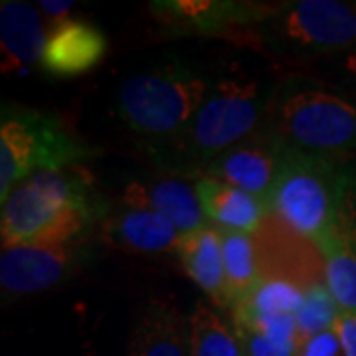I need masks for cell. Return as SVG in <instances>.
<instances>
[{"mask_svg": "<svg viewBox=\"0 0 356 356\" xmlns=\"http://www.w3.org/2000/svg\"><path fill=\"white\" fill-rule=\"evenodd\" d=\"M95 218L89 184L72 170H38L2 200V248L67 245Z\"/></svg>", "mask_w": 356, "mask_h": 356, "instance_id": "1", "label": "cell"}, {"mask_svg": "<svg viewBox=\"0 0 356 356\" xmlns=\"http://www.w3.org/2000/svg\"><path fill=\"white\" fill-rule=\"evenodd\" d=\"M271 99V89L257 79L218 81L208 89L188 127L172 139L168 159L200 175L204 166L254 135Z\"/></svg>", "mask_w": 356, "mask_h": 356, "instance_id": "2", "label": "cell"}, {"mask_svg": "<svg viewBox=\"0 0 356 356\" xmlns=\"http://www.w3.org/2000/svg\"><path fill=\"white\" fill-rule=\"evenodd\" d=\"M350 182L353 177L339 159L299 153L287 147L267 200L269 214L315 243L332 226Z\"/></svg>", "mask_w": 356, "mask_h": 356, "instance_id": "3", "label": "cell"}, {"mask_svg": "<svg viewBox=\"0 0 356 356\" xmlns=\"http://www.w3.org/2000/svg\"><path fill=\"white\" fill-rule=\"evenodd\" d=\"M208 86L184 65H163L129 77L117 97L121 121L149 139H175L200 109Z\"/></svg>", "mask_w": 356, "mask_h": 356, "instance_id": "4", "label": "cell"}, {"mask_svg": "<svg viewBox=\"0 0 356 356\" xmlns=\"http://www.w3.org/2000/svg\"><path fill=\"white\" fill-rule=\"evenodd\" d=\"M273 135L289 149L341 159L356 153V99L327 88H293L275 103Z\"/></svg>", "mask_w": 356, "mask_h": 356, "instance_id": "5", "label": "cell"}, {"mask_svg": "<svg viewBox=\"0 0 356 356\" xmlns=\"http://www.w3.org/2000/svg\"><path fill=\"white\" fill-rule=\"evenodd\" d=\"M93 151L67 131L60 119L30 109H2L0 121V196L38 170H64Z\"/></svg>", "mask_w": 356, "mask_h": 356, "instance_id": "6", "label": "cell"}, {"mask_svg": "<svg viewBox=\"0 0 356 356\" xmlns=\"http://www.w3.org/2000/svg\"><path fill=\"white\" fill-rule=\"evenodd\" d=\"M266 24V40L303 54L356 48V2L301 0L281 8Z\"/></svg>", "mask_w": 356, "mask_h": 356, "instance_id": "7", "label": "cell"}, {"mask_svg": "<svg viewBox=\"0 0 356 356\" xmlns=\"http://www.w3.org/2000/svg\"><path fill=\"white\" fill-rule=\"evenodd\" d=\"M254 243L261 280L289 281L303 291L325 283V261L317 245L280 218L267 214L254 234Z\"/></svg>", "mask_w": 356, "mask_h": 356, "instance_id": "8", "label": "cell"}, {"mask_svg": "<svg viewBox=\"0 0 356 356\" xmlns=\"http://www.w3.org/2000/svg\"><path fill=\"white\" fill-rule=\"evenodd\" d=\"M285 153L287 145L277 135H252L204 166L200 178L226 182L267 204L280 177Z\"/></svg>", "mask_w": 356, "mask_h": 356, "instance_id": "9", "label": "cell"}, {"mask_svg": "<svg viewBox=\"0 0 356 356\" xmlns=\"http://www.w3.org/2000/svg\"><path fill=\"white\" fill-rule=\"evenodd\" d=\"M315 245L325 261V283L341 311L356 315V182L353 180L332 226Z\"/></svg>", "mask_w": 356, "mask_h": 356, "instance_id": "10", "label": "cell"}, {"mask_svg": "<svg viewBox=\"0 0 356 356\" xmlns=\"http://www.w3.org/2000/svg\"><path fill=\"white\" fill-rule=\"evenodd\" d=\"M76 264L67 245H13L2 248L0 285L8 295H32L65 280Z\"/></svg>", "mask_w": 356, "mask_h": 356, "instance_id": "11", "label": "cell"}, {"mask_svg": "<svg viewBox=\"0 0 356 356\" xmlns=\"http://www.w3.org/2000/svg\"><path fill=\"white\" fill-rule=\"evenodd\" d=\"M129 208L151 210L172 222L184 236L210 226L196 184L182 177H163L131 182L123 194Z\"/></svg>", "mask_w": 356, "mask_h": 356, "instance_id": "12", "label": "cell"}, {"mask_svg": "<svg viewBox=\"0 0 356 356\" xmlns=\"http://www.w3.org/2000/svg\"><path fill=\"white\" fill-rule=\"evenodd\" d=\"M107 40L97 26L83 20H60L51 28L42 51V70L50 76H81L102 62Z\"/></svg>", "mask_w": 356, "mask_h": 356, "instance_id": "13", "label": "cell"}, {"mask_svg": "<svg viewBox=\"0 0 356 356\" xmlns=\"http://www.w3.org/2000/svg\"><path fill=\"white\" fill-rule=\"evenodd\" d=\"M182 236L184 234L165 216L129 206L109 218L103 226V238L115 248L131 254L178 252Z\"/></svg>", "mask_w": 356, "mask_h": 356, "instance_id": "14", "label": "cell"}, {"mask_svg": "<svg viewBox=\"0 0 356 356\" xmlns=\"http://www.w3.org/2000/svg\"><path fill=\"white\" fill-rule=\"evenodd\" d=\"M153 10L168 24L194 28L200 32H220L234 24H264L281 8L254 2H154Z\"/></svg>", "mask_w": 356, "mask_h": 356, "instance_id": "15", "label": "cell"}, {"mask_svg": "<svg viewBox=\"0 0 356 356\" xmlns=\"http://www.w3.org/2000/svg\"><path fill=\"white\" fill-rule=\"evenodd\" d=\"M48 34L32 4L4 0L0 4V46L2 72H16L42 62Z\"/></svg>", "mask_w": 356, "mask_h": 356, "instance_id": "16", "label": "cell"}, {"mask_svg": "<svg viewBox=\"0 0 356 356\" xmlns=\"http://www.w3.org/2000/svg\"><path fill=\"white\" fill-rule=\"evenodd\" d=\"M196 191L208 222L224 232H243L254 236L269 214L267 204L259 198L214 178H198Z\"/></svg>", "mask_w": 356, "mask_h": 356, "instance_id": "17", "label": "cell"}, {"mask_svg": "<svg viewBox=\"0 0 356 356\" xmlns=\"http://www.w3.org/2000/svg\"><path fill=\"white\" fill-rule=\"evenodd\" d=\"M180 261L191 275V280L202 289L216 305L229 307L226 269H224V250H222V229L206 226L182 236L178 245Z\"/></svg>", "mask_w": 356, "mask_h": 356, "instance_id": "18", "label": "cell"}, {"mask_svg": "<svg viewBox=\"0 0 356 356\" xmlns=\"http://www.w3.org/2000/svg\"><path fill=\"white\" fill-rule=\"evenodd\" d=\"M186 343L177 309L166 301H153L139 317L127 356H191Z\"/></svg>", "mask_w": 356, "mask_h": 356, "instance_id": "19", "label": "cell"}, {"mask_svg": "<svg viewBox=\"0 0 356 356\" xmlns=\"http://www.w3.org/2000/svg\"><path fill=\"white\" fill-rule=\"evenodd\" d=\"M222 250H224V269H226L229 303L234 309L245 301L261 281L254 236L243 232L222 229Z\"/></svg>", "mask_w": 356, "mask_h": 356, "instance_id": "20", "label": "cell"}, {"mask_svg": "<svg viewBox=\"0 0 356 356\" xmlns=\"http://www.w3.org/2000/svg\"><path fill=\"white\" fill-rule=\"evenodd\" d=\"M191 356H243L236 332L212 309L198 303L188 318Z\"/></svg>", "mask_w": 356, "mask_h": 356, "instance_id": "21", "label": "cell"}, {"mask_svg": "<svg viewBox=\"0 0 356 356\" xmlns=\"http://www.w3.org/2000/svg\"><path fill=\"white\" fill-rule=\"evenodd\" d=\"M305 291L295 283L283 280H261L254 293L234 307V318L255 317V315H297L303 305Z\"/></svg>", "mask_w": 356, "mask_h": 356, "instance_id": "22", "label": "cell"}, {"mask_svg": "<svg viewBox=\"0 0 356 356\" xmlns=\"http://www.w3.org/2000/svg\"><path fill=\"white\" fill-rule=\"evenodd\" d=\"M341 315V307L334 301L332 293L329 291L327 283H315L305 291L303 305L297 311V334L299 346L313 339L315 334L325 331H332L337 325V318Z\"/></svg>", "mask_w": 356, "mask_h": 356, "instance_id": "23", "label": "cell"}, {"mask_svg": "<svg viewBox=\"0 0 356 356\" xmlns=\"http://www.w3.org/2000/svg\"><path fill=\"white\" fill-rule=\"evenodd\" d=\"M234 332H236L238 341L242 344L243 356H297V353L287 350L280 344L271 343L264 334H259L250 327L234 325Z\"/></svg>", "mask_w": 356, "mask_h": 356, "instance_id": "24", "label": "cell"}, {"mask_svg": "<svg viewBox=\"0 0 356 356\" xmlns=\"http://www.w3.org/2000/svg\"><path fill=\"white\" fill-rule=\"evenodd\" d=\"M343 346L339 341L337 331H325L321 334H315L313 339H309L297 350V356H341Z\"/></svg>", "mask_w": 356, "mask_h": 356, "instance_id": "25", "label": "cell"}, {"mask_svg": "<svg viewBox=\"0 0 356 356\" xmlns=\"http://www.w3.org/2000/svg\"><path fill=\"white\" fill-rule=\"evenodd\" d=\"M334 331L339 334V341L343 346V356H356V315L341 311L337 318Z\"/></svg>", "mask_w": 356, "mask_h": 356, "instance_id": "26", "label": "cell"}, {"mask_svg": "<svg viewBox=\"0 0 356 356\" xmlns=\"http://www.w3.org/2000/svg\"><path fill=\"white\" fill-rule=\"evenodd\" d=\"M72 8H74V2H48V0L40 2V10H42V13H46L48 16H51L54 20L65 16V14L70 13Z\"/></svg>", "mask_w": 356, "mask_h": 356, "instance_id": "27", "label": "cell"}, {"mask_svg": "<svg viewBox=\"0 0 356 356\" xmlns=\"http://www.w3.org/2000/svg\"><path fill=\"white\" fill-rule=\"evenodd\" d=\"M343 74L353 83H356V48L353 50L344 51V58H343Z\"/></svg>", "mask_w": 356, "mask_h": 356, "instance_id": "28", "label": "cell"}]
</instances>
